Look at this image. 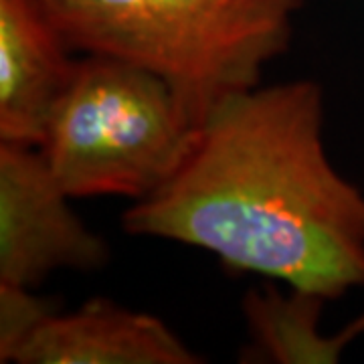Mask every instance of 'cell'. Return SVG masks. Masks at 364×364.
<instances>
[{"label": "cell", "instance_id": "1", "mask_svg": "<svg viewBox=\"0 0 364 364\" xmlns=\"http://www.w3.org/2000/svg\"><path fill=\"white\" fill-rule=\"evenodd\" d=\"M316 81L251 87L196 128L186 154L122 225L208 251L326 299L364 286V195L324 148Z\"/></svg>", "mask_w": 364, "mask_h": 364}, {"label": "cell", "instance_id": "2", "mask_svg": "<svg viewBox=\"0 0 364 364\" xmlns=\"http://www.w3.org/2000/svg\"><path fill=\"white\" fill-rule=\"evenodd\" d=\"M304 0H41L71 49L119 59L168 83L198 128L257 87L286 51Z\"/></svg>", "mask_w": 364, "mask_h": 364}, {"label": "cell", "instance_id": "3", "mask_svg": "<svg viewBox=\"0 0 364 364\" xmlns=\"http://www.w3.org/2000/svg\"><path fill=\"white\" fill-rule=\"evenodd\" d=\"M195 132L181 97L160 75L87 55L75 61L41 150L71 198L140 200L174 172Z\"/></svg>", "mask_w": 364, "mask_h": 364}, {"label": "cell", "instance_id": "4", "mask_svg": "<svg viewBox=\"0 0 364 364\" xmlns=\"http://www.w3.org/2000/svg\"><path fill=\"white\" fill-rule=\"evenodd\" d=\"M69 198L41 148L0 142V284L31 289L57 269L107 263V243Z\"/></svg>", "mask_w": 364, "mask_h": 364}, {"label": "cell", "instance_id": "5", "mask_svg": "<svg viewBox=\"0 0 364 364\" xmlns=\"http://www.w3.org/2000/svg\"><path fill=\"white\" fill-rule=\"evenodd\" d=\"M41 0H0V140H45L75 61Z\"/></svg>", "mask_w": 364, "mask_h": 364}, {"label": "cell", "instance_id": "6", "mask_svg": "<svg viewBox=\"0 0 364 364\" xmlns=\"http://www.w3.org/2000/svg\"><path fill=\"white\" fill-rule=\"evenodd\" d=\"M203 360L152 314L93 299L69 314L47 310L14 348L21 364H198Z\"/></svg>", "mask_w": 364, "mask_h": 364}, {"label": "cell", "instance_id": "7", "mask_svg": "<svg viewBox=\"0 0 364 364\" xmlns=\"http://www.w3.org/2000/svg\"><path fill=\"white\" fill-rule=\"evenodd\" d=\"M328 301L318 294L275 286L249 289L243 299L249 346L245 360L279 364L338 363L352 338L364 332V316L334 336L320 332V316Z\"/></svg>", "mask_w": 364, "mask_h": 364}, {"label": "cell", "instance_id": "8", "mask_svg": "<svg viewBox=\"0 0 364 364\" xmlns=\"http://www.w3.org/2000/svg\"><path fill=\"white\" fill-rule=\"evenodd\" d=\"M51 304L37 298L28 287L0 284V363H9L14 348L23 342Z\"/></svg>", "mask_w": 364, "mask_h": 364}]
</instances>
